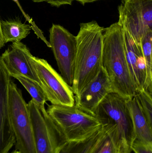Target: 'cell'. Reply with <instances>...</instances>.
I'll return each mask as SVG.
<instances>
[{"label":"cell","instance_id":"6da1fadb","mask_svg":"<svg viewBox=\"0 0 152 153\" xmlns=\"http://www.w3.org/2000/svg\"><path fill=\"white\" fill-rule=\"evenodd\" d=\"M104 29L96 21L80 24L76 38L74 79L75 96L98 75L102 68Z\"/></svg>","mask_w":152,"mask_h":153},{"label":"cell","instance_id":"7a4b0ae2","mask_svg":"<svg viewBox=\"0 0 152 153\" xmlns=\"http://www.w3.org/2000/svg\"><path fill=\"white\" fill-rule=\"evenodd\" d=\"M102 67L114 93L127 100L135 95L126 57L124 30L118 22L104 29Z\"/></svg>","mask_w":152,"mask_h":153},{"label":"cell","instance_id":"3957f363","mask_svg":"<svg viewBox=\"0 0 152 153\" xmlns=\"http://www.w3.org/2000/svg\"><path fill=\"white\" fill-rule=\"evenodd\" d=\"M65 142L88 138L102 127L94 116L73 106L51 104L46 110Z\"/></svg>","mask_w":152,"mask_h":153},{"label":"cell","instance_id":"277c9868","mask_svg":"<svg viewBox=\"0 0 152 153\" xmlns=\"http://www.w3.org/2000/svg\"><path fill=\"white\" fill-rule=\"evenodd\" d=\"M9 115L15 138V150L20 153H35L33 128L29 111L17 85L11 81L9 86Z\"/></svg>","mask_w":152,"mask_h":153},{"label":"cell","instance_id":"5b68a950","mask_svg":"<svg viewBox=\"0 0 152 153\" xmlns=\"http://www.w3.org/2000/svg\"><path fill=\"white\" fill-rule=\"evenodd\" d=\"M94 116L102 126H116L121 138L131 148L135 137L127 100L115 93L109 94L95 110Z\"/></svg>","mask_w":152,"mask_h":153},{"label":"cell","instance_id":"8992f818","mask_svg":"<svg viewBox=\"0 0 152 153\" xmlns=\"http://www.w3.org/2000/svg\"><path fill=\"white\" fill-rule=\"evenodd\" d=\"M34 134L35 153H59L65 141L45 107L39 108L31 100L27 103Z\"/></svg>","mask_w":152,"mask_h":153},{"label":"cell","instance_id":"52a82bcc","mask_svg":"<svg viewBox=\"0 0 152 153\" xmlns=\"http://www.w3.org/2000/svg\"><path fill=\"white\" fill-rule=\"evenodd\" d=\"M118 22L141 45L142 38L152 32V0H122Z\"/></svg>","mask_w":152,"mask_h":153},{"label":"cell","instance_id":"ba28073f","mask_svg":"<svg viewBox=\"0 0 152 153\" xmlns=\"http://www.w3.org/2000/svg\"><path fill=\"white\" fill-rule=\"evenodd\" d=\"M51 45L61 76L71 87L74 79L76 38L59 25L53 24L49 30Z\"/></svg>","mask_w":152,"mask_h":153},{"label":"cell","instance_id":"9c48e42d","mask_svg":"<svg viewBox=\"0 0 152 153\" xmlns=\"http://www.w3.org/2000/svg\"><path fill=\"white\" fill-rule=\"evenodd\" d=\"M31 63L40 80L47 100L52 104L75 105V96L71 87L44 59L33 56Z\"/></svg>","mask_w":152,"mask_h":153},{"label":"cell","instance_id":"30bf717a","mask_svg":"<svg viewBox=\"0 0 152 153\" xmlns=\"http://www.w3.org/2000/svg\"><path fill=\"white\" fill-rule=\"evenodd\" d=\"M111 93H114L111 83L102 67L96 77L78 96H75V105L82 111L95 117V111L99 104Z\"/></svg>","mask_w":152,"mask_h":153},{"label":"cell","instance_id":"8fae6325","mask_svg":"<svg viewBox=\"0 0 152 153\" xmlns=\"http://www.w3.org/2000/svg\"><path fill=\"white\" fill-rule=\"evenodd\" d=\"M33 56L26 45L22 42H17L10 45L1 57L12 77L14 75L26 76L35 81L43 87L31 63Z\"/></svg>","mask_w":152,"mask_h":153},{"label":"cell","instance_id":"7c38bea8","mask_svg":"<svg viewBox=\"0 0 152 153\" xmlns=\"http://www.w3.org/2000/svg\"><path fill=\"white\" fill-rule=\"evenodd\" d=\"M123 30L129 70L136 92H137L145 89L147 78L146 63L141 45L137 44L126 30L124 29Z\"/></svg>","mask_w":152,"mask_h":153},{"label":"cell","instance_id":"4fadbf2b","mask_svg":"<svg viewBox=\"0 0 152 153\" xmlns=\"http://www.w3.org/2000/svg\"><path fill=\"white\" fill-rule=\"evenodd\" d=\"M11 77L0 56V147L9 143L14 137L8 104L9 86Z\"/></svg>","mask_w":152,"mask_h":153},{"label":"cell","instance_id":"5bb4252c","mask_svg":"<svg viewBox=\"0 0 152 153\" xmlns=\"http://www.w3.org/2000/svg\"><path fill=\"white\" fill-rule=\"evenodd\" d=\"M105 134L91 153H131V148L124 142L117 127L111 125L103 126Z\"/></svg>","mask_w":152,"mask_h":153},{"label":"cell","instance_id":"9a60e30c","mask_svg":"<svg viewBox=\"0 0 152 153\" xmlns=\"http://www.w3.org/2000/svg\"><path fill=\"white\" fill-rule=\"evenodd\" d=\"M135 139L152 143V127L149 125L135 96L127 100Z\"/></svg>","mask_w":152,"mask_h":153},{"label":"cell","instance_id":"2e32d148","mask_svg":"<svg viewBox=\"0 0 152 153\" xmlns=\"http://www.w3.org/2000/svg\"><path fill=\"white\" fill-rule=\"evenodd\" d=\"M2 36L4 43L21 42L30 33L31 27L18 19L1 21Z\"/></svg>","mask_w":152,"mask_h":153},{"label":"cell","instance_id":"e0dca14e","mask_svg":"<svg viewBox=\"0 0 152 153\" xmlns=\"http://www.w3.org/2000/svg\"><path fill=\"white\" fill-rule=\"evenodd\" d=\"M105 128L101 129L88 138L80 141L65 142L59 153H91L105 134Z\"/></svg>","mask_w":152,"mask_h":153},{"label":"cell","instance_id":"ac0fdd59","mask_svg":"<svg viewBox=\"0 0 152 153\" xmlns=\"http://www.w3.org/2000/svg\"><path fill=\"white\" fill-rule=\"evenodd\" d=\"M17 79L29 93L32 100L39 108L45 107V103L48 101L43 87L38 83L28 77L21 75L12 76Z\"/></svg>","mask_w":152,"mask_h":153},{"label":"cell","instance_id":"d6986e66","mask_svg":"<svg viewBox=\"0 0 152 153\" xmlns=\"http://www.w3.org/2000/svg\"><path fill=\"white\" fill-rule=\"evenodd\" d=\"M152 32L145 35L141 40V45L146 63L147 78L144 90L152 94Z\"/></svg>","mask_w":152,"mask_h":153},{"label":"cell","instance_id":"ffe728a7","mask_svg":"<svg viewBox=\"0 0 152 153\" xmlns=\"http://www.w3.org/2000/svg\"><path fill=\"white\" fill-rule=\"evenodd\" d=\"M152 94L145 90L137 92L136 97L150 126L152 127Z\"/></svg>","mask_w":152,"mask_h":153},{"label":"cell","instance_id":"44dd1931","mask_svg":"<svg viewBox=\"0 0 152 153\" xmlns=\"http://www.w3.org/2000/svg\"><path fill=\"white\" fill-rule=\"evenodd\" d=\"M132 152L134 153H152V143H148L135 139L131 146Z\"/></svg>","mask_w":152,"mask_h":153},{"label":"cell","instance_id":"7402d4cb","mask_svg":"<svg viewBox=\"0 0 152 153\" xmlns=\"http://www.w3.org/2000/svg\"><path fill=\"white\" fill-rule=\"evenodd\" d=\"M34 2H46L52 6L59 7L65 4H71L73 0H32Z\"/></svg>","mask_w":152,"mask_h":153},{"label":"cell","instance_id":"603a6c76","mask_svg":"<svg viewBox=\"0 0 152 153\" xmlns=\"http://www.w3.org/2000/svg\"><path fill=\"white\" fill-rule=\"evenodd\" d=\"M5 45L4 41L3 39L2 36L1 32V19H0V49L2 48Z\"/></svg>","mask_w":152,"mask_h":153},{"label":"cell","instance_id":"cb8c5ba5","mask_svg":"<svg viewBox=\"0 0 152 153\" xmlns=\"http://www.w3.org/2000/svg\"><path fill=\"white\" fill-rule=\"evenodd\" d=\"M73 1H77L79 2L82 4H84L87 3L93 2L95 1H98V0H73Z\"/></svg>","mask_w":152,"mask_h":153},{"label":"cell","instance_id":"d4e9b609","mask_svg":"<svg viewBox=\"0 0 152 153\" xmlns=\"http://www.w3.org/2000/svg\"><path fill=\"white\" fill-rule=\"evenodd\" d=\"M11 153H20L19 152H18V151H16V150H14L13 152H12Z\"/></svg>","mask_w":152,"mask_h":153},{"label":"cell","instance_id":"484cf974","mask_svg":"<svg viewBox=\"0 0 152 153\" xmlns=\"http://www.w3.org/2000/svg\"><path fill=\"white\" fill-rule=\"evenodd\" d=\"M12 1H13L14 2H16V3H17V4H18V5L20 6L19 4V2L18 1V0H12Z\"/></svg>","mask_w":152,"mask_h":153}]
</instances>
